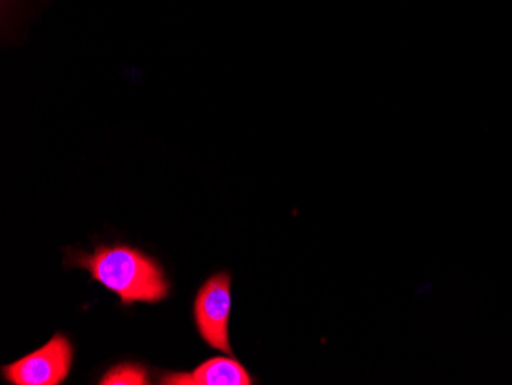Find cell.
Returning a JSON list of instances; mask_svg holds the SVG:
<instances>
[{
	"mask_svg": "<svg viewBox=\"0 0 512 385\" xmlns=\"http://www.w3.org/2000/svg\"><path fill=\"white\" fill-rule=\"evenodd\" d=\"M69 264L88 270L92 280L119 295L123 306L165 300L169 284L160 264L134 247L100 246L92 254H74Z\"/></svg>",
	"mask_w": 512,
	"mask_h": 385,
	"instance_id": "6da1fadb",
	"label": "cell"
},
{
	"mask_svg": "<svg viewBox=\"0 0 512 385\" xmlns=\"http://www.w3.org/2000/svg\"><path fill=\"white\" fill-rule=\"evenodd\" d=\"M160 384L165 385H252L253 378L234 356L212 358L191 373H165Z\"/></svg>",
	"mask_w": 512,
	"mask_h": 385,
	"instance_id": "277c9868",
	"label": "cell"
},
{
	"mask_svg": "<svg viewBox=\"0 0 512 385\" xmlns=\"http://www.w3.org/2000/svg\"><path fill=\"white\" fill-rule=\"evenodd\" d=\"M73 366V346L66 336L53 338L36 352L2 369V376L14 385H59Z\"/></svg>",
	"mask_w": 512,
	"mask_h": 385,
	"instance_id": "3957f363",
	"label": "cell"
},
{
	"mask_svg": "<svg viewBox=\"0 0 512 385\" xmlns=\"http://www.w3.org/2000/svg\"><path fill=\"white\" fill-rule=\"evenodd\" d=\"M232 277L227 272L214 275L204 283L195 298V324L204 343L212 349L234 356L230 346L229 321L232 310Z\"/></svg>",
	"mask_w": 512,
	"mask_h": 385,
	"instance_id": "7a4b0ae2",
	"label": "cell"
},
{
	"mask_svg": "<svg viewBox=\"0 0 512 385\" xmlns=\"http://www.w3.org/2000/svg\"><path fill=\"white\" fill-rule=\"evenodd\" d=\"M99 384L102 385H148L151 384L148 370L138 364L125 362L112 367L105 373Z\"/></svg>",
	"mask_w": 512,
	"mask_h": 385,
	"instance_id": "5b68a950",
	"label": "cell"
}]
</instances>
